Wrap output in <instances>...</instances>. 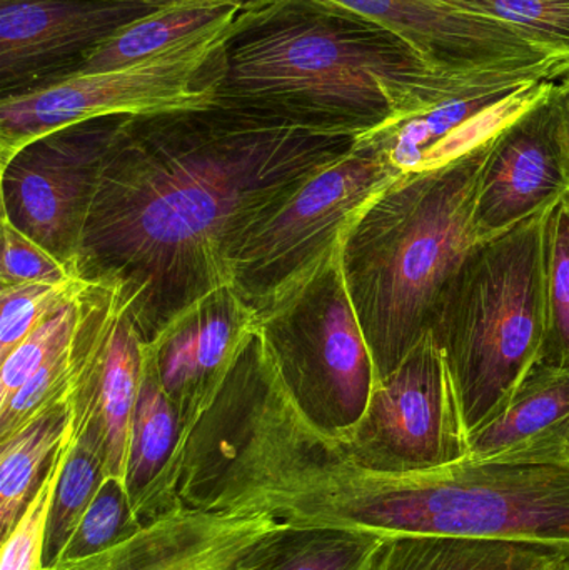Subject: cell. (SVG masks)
Listing matches in <instances>:
<instances>
[{
	"label": "cell",
	"mask_w": 569,
	"mask_h": 570,
	"mask_svg": "<svg viewBox=\"0 0 569 570\" xmlns=\"http://www.w3.org/2000/svg\"><path fill=\"white\" fill-rule=\"evenodd\" d=\"M241 12L239 7L219 0L177 3L157 10L110 37L73 76L109 72L159 56L230 26Z\"/></svg>",
	"instance_id": "ffe728a7"
},
{
	"label": "cell",
	"mask_w": 569,
	"mask_h": 570,
	"mask_svg": "<svg viewBox=\"0 0 569 570\" xmlns=\"http://www.w3.org/2000/svg\"><path fill=\"white\" fill-rule=\"evenodd\" d=\"M69 404L56 405L10 438L0 441V531L2 538L19 521L57 449L69 431Z\"/></svg>",
	"instance_id": "44dd1931"
},
{
	"label": "cell",
	"mask_w": 569,
	"mask_h": 570,
	"mask_svg": "<svg viewBox=\"0 0 569 570\" xmlns=\"http://www.w3.org/2000/svg\"><path fill=\"white\" fill-rule=\"evenodd\" d=\"M490 87L500 86L440 76L400 37L357 13L320 0H273L234 20L214 104L360 139Z\"/></svg>",
	"instance_id": "3957f363"
},
{
	"label": "cell",
	"mask_w": 569,
	"mask_h": 570,
	"mask_svg": "<svg viewBox=\"0 0 569 570\" xmlns=\"http://www.w3.org/2000/svg\"><path fill=\"white\" fill-rule=\"evenodd\" d=\"M470 461L569 462V368L538 362L493 421L468 435Z\"/></svg>",
	"instance_id": "e0dca14e"
},
{
	"label": "cell",
	"mask_w": 569,
	"mask_h": 570,
	"mask_svg": "<svg viewBox=\"0 0 569 570\" xmlns=\"http://www.w3.org/2000/svg\"><path fill=\"white\" fill-rule=\"evenodd\" d=\"M558 92H560L561 104H563L565 119H567L569 137V72L558 80Z\"/></svg>",
	"instance_id": "d6a6232c"
},
{
	"label": "cell",
	"mask_w": 569,
	"mask_h": 570,
	"mask_svg": "<svg viewBox=\"0 0 569 570\" xmlns=\"http://www.w3.org/2000/svg\"><path fill=\"white\" fill-rule=\"evenodd\" d=\"M290 525L263 514L210 511L183 499L116 544L56 570H274Z\"/></svg>",
	"instance_id": "8fae6325"
},
{
	"label": "cell",
	"mask_w": 569,
	"mask_h": 570,
	"mask_svg": "<svg viewBox=\"0 0 569 570\" xmlns=\"http://www.w3.org/2000/svg\"><path fill=\"white\" fill-rule=\"evenodd\" d=\"M484 16L508 23L569 62V0H490Z\"/></svg>",
	"instance_id": "f1b7e54d"
},
{
	"label": "cell",
	"mask_w": 569,
	"mask_h": 570,
	"mask_svg": "<svg viewBox=\"0 0 569 570\" xmlns=\"http://www.w3.org/2000/svg\"><path fill=\"white\" fill-rule=\"evenodd\" d=\"M433 2L450 7V9L460 10V12L471 13V16L487 17L484 16V9H487L490 0H433Z\"/></svg>",
	"instance_id": "1f68e13d"
},
{
	"label": "cell",
	"mask_w": 569,
	"mask_h": 570,
	"mask_svg": "<svg viewBox=\"0 0 569 570\" xmlns=\"http://www.w3.org/2000/svg\"><path fill=\"white\" fill-rule=\"evenodd\" d=\"M144 345L119 295L107 314L67 404L73 428L92 429L106 458V478L127 489L130 431L143 377Z\"/></svg>",
	"instance_id": "2e32d148"
},
{
	"label": "cell",
	"mask_w": 569,
	"mask_h": 570,
	"mask_svg": "<svg viewBox=\"0 0 569 570\" xmlns=\"http://www.w3.org/2000/svg\"><path fill=\"white\" fill-rule=\"evenodd\" d=\"M563 570H569V561L567 562V564H565Z\"/></svg>",
	"instance_id": "836d02e7"
},
{
	"label": "cell",
	"mask_w": 569,
	"mask_h": 570,
	"mask_svg": "<svg viewBox=\"0 0 569 570\" xmlns=\"http://www.w3.org/2000/svg\"><path fill=\"white\" fill-rule=\"evenodd\" d=\"M80 295L0 358V405L6 404L52 355L69 344L79 322Z\"/></svg>",
	"instance_id": "83f0119b"
},
{
	"label": "cell",
	"mask_w": 569,
	"mask_h": 570,
	"mask_svg": "<svg viewBox=\"0 0 569 570\" xmlns=\"http://www.w3.org/2000/svg\"><path fill=\"white\" fill-rule=\"evenodd\" d=\"M341 442L360 468L377 474H414L468 458L460 405L431 332L377 382L363 417Z\"/></svg>",
	"instance_id": "9c48e42d"
},
{
	"label": "cell",
	"mask_w": 569,
	"mask_h": 570,
	"mask_svg": "<svg viewBox=\"0 0 569 570\" xmlns=\"http://www.w3.org/2000/svg\"><path fill=\"white\" fill-rule=\"evenodd\" d=\"M553 82L531 80L474 90L363 137L403 174L430 169L497 136Z\"/></svg>",
	"instance_id": "9a60e30c"
},
{
	"label": "cell",
	"mask_w": 569,
	"mask_h": 570,
	"mask_svg": "<svg viewBox=\"0 0 569 570\" xmlns=\"http://www.w3.org/2000/svg\"><path fill=\"white\" fill-rule=\"evenodd\" d=\"M70 279L80 277L46 247L20 233L9 220L2 219L0 287L32 283L57 284Z\"/></svg>",
	"instance_id": "f546056e"
},
{
	"label": "cell",
	"mask_w": 569,
	"mask_h": 570,
	"mask_svg": "<svg viewBox=\"0 0 569 570\" xmlns=\"http://www.w3.org/2000/svg\"><path fill=\"white\" fill-rule=\"evenodd\" d=\"M354 142L216 104L129 116L104 159L77 276L114 288L153 344L233 287L247 234Z\"/></svg>",
	"instance_id": "6da1fadb"
},
{
	"label": "cell",
	"mask_w": 569,
	"mask_h": 570,
	"mask_svg": "<svg viewBox=\"0 0 569 570\" xmlns=\"http://www.w3.org/2000/svg\"><path fill=\"white\" fill-rule=\"evenodd\" d=\"M341 247L257 324L291 397L337 439L361 421L380 382L344 281Z\"/></svg>",
	"instance_id": "52a82bcc"
},
{
	"label": "cell",
	"mask_w": 569,
	"mask_h": 570,
	"mask_svg": "<svg viewBox=\"0 0 569 570\" xmlns=\"http://www.w3.org/2000/svg\"><path fill=\"white\" fill-rule=\"evenodd\" d=\"M404 176L370 140L314 174L237 250L233 288L257 317L306 283L343 244L361 214Z\"/></svg>",
	"instance_id": "8992f818"
},
{
	"label": "cell",
	"mask_w": 569,
	"mask_h": 570,
	"mask_svg": "<svg viewBox=\"0 0 569 570\" xmlns=\"http://www.w3.org/2000/svg\"><path fill=\"white\" fill-rule=\"evenodd\" d=\"M257 324L256 311L226 287L203 298L146 345L180 424L219 387Z\"/></svg>",
	"instance_id": "5bb4252c"
},
{
	"label": "cell",
	"mask_w": 569,
	"mask_h": 570,
	"mask_svg": "<svg viewBox=\"0 0 569 570\" xmlns=\"http://www.w3.org/2000/svg\"><path fill=\"white\" fill-rule=\"evenodd\" d=\"M89 285L82 279H70L0 287V358Z\"/></svg>",
	"instance_id": "484cf974"
},
{
	"label": "cell",
	"mask_w": 569,
	"mask_h": 570,
	"mask_svg": "<svg viewBox=\"0 0 569 570\" xmlns=\"http://www.w3.org/2000/svg\"><path fill=\"white\" fill-rule=\"evenodd\" d=\"M72 415V414H70ZM72 445V422L43 474L36 494L20 514L9 534L3 535L0 570H56L46 562L47 531L56 498L57 482Z\"/></svg>",
	"instance_id": "cb8c5ba5"
},
{
	"label": "cell",
	"mask_w": 569,
	"mask_h": 570,
	"mask_svg": "<svg viewBox=\"0 0 569 570\" xmlns=\"http://www.w3.org/2000/svg\"><path fill=\"white\" fill-rule=\"evenodd\" d=\"M543 263L545 338L540 364L569 368V194L548 209Z\"/></svg>",
	"instance_id": "603a6c76"
},
{
	"label": "cell",
	"mask_w": 569,
	"mask_h": 570,
	"mask_svg": "<svg viewBox=\"0 0 569 570\" xmlns=\"http://www.w3.org/2000/svg\"><path fill=\"white\" fill-rule=\"evenodd\" d=\"M547 213L473 247L431 331L468 435L507 409L518 385L540 362Z\"/></svg>",
	"instance_id": "5b68a950"
},
{
	"label": "cell",
	"mask_w": 569,
	"mask_h": 570,
	"mask_svg": "<svg viewBox=\"0 0 569 570\" xmlns=\"http://www.w3.org/2000/svg\"><path fill=\"white\" fill-rule=\"evenodd\" d=\"M157 10L110 0H0V99L73 76L110 37Z\"/></svg>",
	"instance_id": "7c38bea8"
},
{
	"label": "cell",
	"mask_w": 569,
	"mask_h": 570,
	"mask_svg": "<svg viewBox=\"0 0 569 570\" xmlns=\"http://www.w3.org/2000/svg\"><path fill=\"white\" fill-rule=\"evenodd\" d=\"M179 435V415L164 391L154 355L144 345L143 377L130 431L127 474L130 505L140 522L156 514L160 482L169 468Z\"/></svg>",
	"instance_id": "d6986e66"
},
{
	"label": "cell",
	"mask_w": 569,
	"mask_h": 570,
	"mask_svg": "<svg viewBox=\"0 0 569 570\" xmlns=\"http://www.w3.org/2000/svg\"><path fill=\"white\" fill-rule=\"evenodd\" d=\"M569 549L534 542L386 534L360 570H563Z\"/></svg>",
	"instance_id": "ac0fdd59"
},
{
	"label": "cell",
	"mask_w": 569,
	"mask_h": 570,
	"mask_svg": "<svg viewBox=\"0 0 569 570\" xmlns=\"http://www.w3.org/2000/svg\"><path fill=\"white\" fill-rule=\"evenodd\" d=\"M110 2H137L147 3V6H156L159 9H166V7L177 6V3L186 2H199V0H110ZM219 2H229L233 6L239 7L243 12L247 10L261 9V7L267 6L273 0H219Z\"/></svg>",
	"instance_id": "4dcf8cb0"
},
{
	"label": "cell",
	"mask_w": 569,
	"mask_h": 570,
	"mask_svg": "<svg viewBox=\"0 0 569 570\" xmlns=\"http://www.w3.org/2000/svg\"><path fill=\"white\" fill-rule=\"evenodd\" d=\"M233 23L133 66L70 76L27 94L2 97L0 166L32 140L72 124L213 106L226 72Z\"/></svg>",
	"instance_id": "ba28073f"
},
{
	"label": "cell",
	"mask_w": 569,
	"mask_h": 570,
	"mask_svg": "<svg viewBox=\"0 0 569 570\" xmlns=\"http://www.w3.org/2000/svg\"><path fill=\"white\" fill-rule=\"evenodd\" d=\"M381 538L344 529H294L274 570H360Z\"/></svg>",
	"instance_id": "d4e9b609"
},
{
	"label": "cell",
	"mask_w": 569,
	"mask_h": 570,
	"mask_svg": "<svg viewBox=\"0 0 569 570\" xmlns=\"http://www.w3.org/2000/svg\"><path fill=\"white\" fill-rule=\"evenodd\" d=\"M140 524L143 522L134 515L127 489L116 479L106 478L56 564L97 554L136 531Z\"/></svg>",
	"instance_id": "4316f807"
},
{
	"label": "cell",
	"mask_w": 569,
	"mask_h": 570,
	"mask_svg": "<svg viewBox=\"0 0 569 570\" xmlns=\"http://www.w3.org/2000/svg\"><path fill=\"white\" fill-rule=\"evenodd\" d=\"M497 136L450 163L404 174L344 237V281L380 381L433 331L478 244L474 207Z\"/></svg>",
	"instance_id": "277c9868"
},
{
	"label": "cell",
	"mask_w": 569,
	"mask_h": 570,
	"mask_svg": "<svg viewBox=\"0 0 569 570\" xmlns=\"http://www.w3.org/2000/svg\"><path fill=\"white\" fill-rule=\"evenodd\" d=\"M127 117H99L53 130L0 166L2 219L76 274L104 159Z\"/></svg>",
	"instance_id": "30bf717a"
},
{
	"label": "cell",
	"mask_w": 569,
	"mask_h": 570,
	"mask_svg": "<svg viewBox=\"0 0 569 570\" xmlns=\"http://www.w3.org/2000/svg\"><path fill=\"white\" fill-rule=\"evenodd\" d=\"M569 194V137L558 80L498 134L474 207L478 243L513 229Z\"/></svg>",
	"instance_id": "4fadbf2b"
},
{
	"label": "cell",
	"mask_w": 569,
	"mask_h": 570,
	"mask_svg": "<svg viewBox=\"0 0 569 570\" xmlns=\"http://www.w3.org/2000/svg\"><path fill=\"white\" fill-rule=\"evenodd\" d=\"M247 512L291 529L534 542L569 549V462L464 461L414 474L360 468L320 429L257 478Z\"/></svg>",
	"instance_id": "7a4b0ae2"
},
{
	"label": "cell",
	"mask_w": 569,
	"mask_h": 570,
	"mask_svg": "<svg viewBox=\"0 0 569 570\" xmlns=\"http://www.w3.org/2000/svg\"><path fill=\"white\" fill-rule=\"evenodd\" d=\"M104 479L106 458L99 438L92 429L73 428L72 422V445L57 482L47 531L46 562L49 568H53L76 534Z\"/></svg>",
	"instance_id": "7402d4cb"
}]
</instances>
